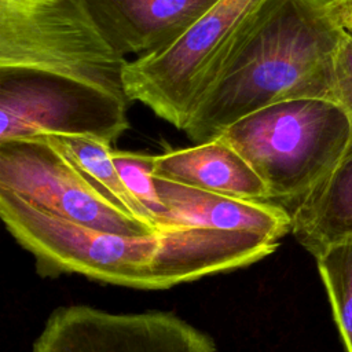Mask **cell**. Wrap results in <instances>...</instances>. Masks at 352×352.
<instances>
[{
    "instance_id": "cell-1",
    "label": "cell",
    "mask_w": 352,
    "mask_h": 352,
    "mask_svg": "<svg viewBox=\"0 0 352 352\" xmlns=\"http://www.w3.org/2000/svg\"><path fill=\"white\" fill-rule=\"evenodd\" d=\"M0 217L34 258L40 274H80L94 280L162 290L256 263L276 241L248 231L177 227L128 236L48 214L0 188Z\"/></svg>"
},
{
    "instance_id": "cell-2",
    "label": "cell",
    "mask_w": 352,
    "mask_h": 352,
    "mask_svg": "<svg viewBox=\"0 0 352 352\" xmlns=\"http://www.w3.org/2000/svg\"><path fill=\"white\" fill-rule=\"evenodd\" d=\"M345 34L329 0H271L198 100L183 132L195 144L204 143L278 102L333 100L336 59Z\"/></svg>"
},
{
    "instance_id": "cell-3",
    "label": "cell",
    "mask_w": 352,
    "mask_h": 352,
    "mask_svg": "<svg viewBox=\"0 0 352 352\" xmlns=\"http://www.w3.org/2000/svg\"><path fill=\"white\" fill-rule=\"evenodd\" d=\"M219 138L258 175L268 201L297 205L338 166L352 122L333 100L290 99L242 117Z\"/></svg>"
},
{
    "instance_id": "cell-4",
    "label": "cell",
    "mask_w": 352,
    "mask_h": 352,
    "mask_svg": "<svg viewBox=\"0 0 352 352\" xmlns=\"http://www.w3.org/2000/svg\"><path fill=\"white\" fill-rule=\"evenodd\" d=\"M271 0H219L169 47L128 62L124 89L177 129L249 34Z\"/></svg>"
},
{
    "instance_id": "cell-5",
    "label": "cell",
    "mask_w": 352,
    "mask_h": 352,
    "mask_svg": "<svg viewBox=\"0 0 352 352\" xmlns=\"http://www.w3.org/2000/svg\"><path fill=\"white\" fill-rule=\"evenodd\" d=\"M126 63L98 29L85 0H0V67L65 74L128 100Z\"/></svg>"
},
{
    "instance_id": "cell-6",
    "label": "cell",
    "mask_w": 352,
    "mask_h": 352,
    "mask_svg": "<svg viewBox=\"0 0 352 352\" xmlns=\"http://www.w3.org/2000/svg\"><path fill=\"white\" fill-rule=\"evenodd\" d=\"M129 102L94 84L40 69L0 67V142L77 135L114 143Z\"/></svg>"
},
{
    "instance_id": "cell-7",
    "label": "cell",
    "mask_w": 352,
    "mask_h": 352,
    "mask_svg": "<svg viewBox=\"0 0 352 352\" xmlns=\"http://www.w3.org/2000/svg\"><path fill=\"white\" fill-rule=\"evenodd\" d=\"M0 188L59 219L106 232H158L107 199L44 138L0 142Z\"/></svg>"
},
{
    "instance_id": "cell-8",
    "label": "cell",
    "mask_w": 352,
    "mask_h": 352,
    "mask_svg": "<svg viewBox=\"0 0 352 352\" xmlns=\"http://www.w3.org/2000/svg\"><path fill=\"white\" fill-rule=\"evenodd\" d=\"M32 352H217L213 340L169 312L113 314L87 305L58 308Z\"/></svg>"
},
{
    "instance_id": "cell-9",
    "label": "cell",
    "mask_w": 352,
    "mask_h": 352,
    "mask_svg": "<svg viewBox=\"0 0 352 352\" xmlns=\"http://www.w3.org/2000/svg\"><path fill=\"white\" fill-rule=\"evenodd\" d=\"M219 0H85L98 29L121 55L158 52Z\"/></svg>"
},
{
    "instance_id": "cell-10",
    "label": "cell",
    "mask_w": 352,
    "mask_h": 352,
    "mask_svg": "<svg viewBox=\"0 0 352 352\" xmlns=\"http://www.w3.org/2000/svg\"><path fill=\"white\" fill-rule=\"evenodd\" d=\"M154 184L169 210V228L209 227L254 232L278 241L292 231V214L268 201L243 199L154 176Z\"/></svg>"
},
{
    "instance_id": "cell-11",
    "label": "cell",
    "mask_w": 352,
    "mask_h": 352,
    "mask_svg": "<svg viewBox=\"0 0 352 352\" xmlns=\"http://www.w3.org/2000/svg\"><path fill=\"white\" fill-rule=\"evenodd\" d=\"M154 176L243 199L268 201L263 180L221 138L155 155Z\"/></svg>"
},
{
    "instance_id": "cell-12",
    "label": "cell",
    "mask_w": 352,
    "mask_h": 352,
    "mask_svg": "<svg viewBox=\"0 0 352 352\" xmlns=\"http://www.w3.org/2000/svg\"><path fill=\"white\" fill-rule=\"evenodd\" d=\"M290 214L294 238L315 258L352 234V140L338 166Z\"/></svg>"
},
{
    "instance_id": "cell-13",
    "label": "cell",
    "mask_w": 352,
    "mask_h": 352,
    "mask_svg": "<svg viewBox=\"0 0 352 352\" xmlns=\"http://www.w3.org/2000/svg\"><path fill=\"white\" fill-rule=\"evenodd\" d=\"M62 153L107 199L131 216L150 224V217L120 177L113 158L111 144L100 139L77 135L43 136Z\"/></svg>"
},
{
    "instance_id": "cell-14",
    "label": "cell",
    "mask_w": 352,
    "mask_h": 352,
    "mask_svg": "<svg viewBox=\"0 0 352 352\" xmlns=\"http://www.w3.org/2000/svg\"><path fill=\"white\" fill-rule=\"evenodd\" d=\"M316 263L342 342L352 352V234L329 245Z\"/></svg>"
},
{
    "instance_id": "cell-15",
    "label": "cell",
    "mask_w": 352,
    "mask_h": 352,
    "mask_svg": "<svg viewBox=\"0 0 352 352\" xmlns=\"http://www.w3.org/2000/svg\"><path fill=\"white\" fill-rule=\"evenodd\" d=\"M114 166L128 191L147 212L157 231H168L169 210L161 201L154 184L155 155L111 150Z\"/></svg>"
},
{
    "instance_id": "cell-16",
    "label": "cell",
    "mask_w": 352,
    "mask_h": 352,
    "mask_svg": "<svg viewBox=\"0 0 352 352\" xmlns=\"http://www.w3.org/2000/svg\"><path fill=\"white\" fill-rule=\"evenodd\" d=\"M333 100L342 107L352 122V34L346 33L336 59Z\"/></svg>"
},
{
    "instance_id": "cell-17",
    "label": "cell",
    "mask_w": 352,
    "mask_h": 352,
    "mask_svg": "<svg viewBox=\"0 0 352 352\" xmlns=\"http://www.w3.org/2000/svg\"><path fill=\"white\" fill-rule=\"evenodd\" d=\"M329 3L340 26L352 34V0H329Z\"/></svg>"
}]
</instances>
